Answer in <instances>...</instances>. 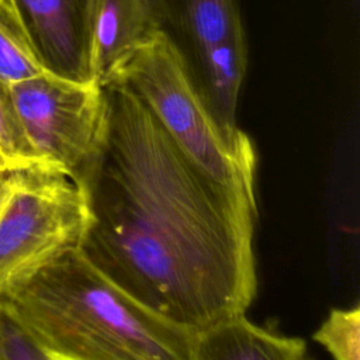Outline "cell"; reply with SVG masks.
Masks as SVG:
<instances>
[{
	"instance_id": "cell-1",
	"label": "cell",
	"mask_w": 360,
	"mask_h": 360,
	"mask_svg": "<svg viewBox=\"0 0 360 360\" xmlns=\"http://www.w3.org/2000/svg\"><path fill=\"white\" fill-rule=\"evenodd\" d=\"M104 135L73 179L80 252L127 292L198 332L245 315L257 288V211L201 173L121 83L103 87Z\"/></svg>"
},
{
	"instance_id": "cell-2",
	"label": "cell",
	"mask_w": 360,
	"mask_h": 360,
	"mask_svg": "<svg viewBox=\"0 0 360 360\" xmlns=\"http://www.w3.org/2000/svg\"><path fill=\"white\" fill-rule=\"evenodd\" d=\"M51 360H195L200 332L156 312L79 248L0 297Z\"/></svg>"
},
{
	"instance_id": "cell-3",
	"label": "cell",
	"mask_w": 360,
	"mask_h": 360,
	"mask_svg": "<svg viewBox=\"0 0 360 360\" xmlns=\"http://www.w3.org/2000/svg\"><path fill=\"white\" fill-rule=\"evenodd\" d=\"M111 83H121L132 91L201 173L257 211L252 142L238 145L224 135L160 32L132 56Z\"/></svg>"
},
{
	"instance_id": "cell-4",
	"label": "cell",
	"mask_w": 360,
	"mask_h": 360,
	"mask_svg": "<svg viewBox=\"0 0 360 360\" xmlns=\"http://www.w3.org/2000/svg\"><path fill=\"white\" fill-rule=\"evenodd\" d=\"M89 210L63 172L30 165L7 172L0 201V297L80 246Z\"/></svg>"
},
{
	"instance_id": "cell-5",
	"label": "cell",
	"mask_w": 360,
	"mask_h": 360,
	"mask_svg": "<svg viewBox=\"0 0 360 360\" xmlns=\"http://www.w3.org/2000/svg\"><path fill=\"white\" fill-rule=\"evenodd\" d=\"M159 31L212 118L233 143L252 142L236 124L248 49L236 0H158Z\"/></svg>"
},
{
	"instance_id": "cell-6",
	"label": "cell",
	"mask_w": 360,
	"mask_h": 360,
	"mask_svg": "<svg viewBox=\"0 0 360 360\" xmlns=\"http://www.w3.org/2000/svg\"><path fill=\"white\" fill-rule=\"evenodd\" d=\"M8 89L18 124L37 162L75 179L96 156L103 141V87L42 72Z\"/></svg>"
},
{
	"instance_id": "cell-7",
	"label": "cell",
	"mask_w": 360,
	"mask_h": 360,
	"mask_svg": "<svg viewBox=\"0 0 360 360\" xmlns=\"http://www.w3.org/2000/svg\"><path fill=\"white\" fill-rule=\"evenodd\" d=\"M4 1L44 72L75 83H93L97 0Z\"/></svg>"
},
{
	"instance_id": "cell-8",
	"label": "cell",
	"mask_w": 360,
	"mask_h": 360,
	"mask_svg": "<svg viewBox=\"0 0 360 360\" xmlns=\"http://www.w3.org/2000/svg\"><path fill=\"white\" fill-rule=\"evenodd\" d=\"M158 0H97L91 44L93 83L104 87L159 34Z\"/></svg>"
},
{
	"instance_id": "cell-9",
	"label": "cell",
	"mask_w": 360,
	"mask_h": 360,
	"mask_svg": "<svg viewBox=\"0 0 360 360\" xmlns=\"http://www.w3.org/2000/svg\"><path fill=\"white\" fill-rule=\"evenodd\" d=\"M195 360L311 359L302 339L271 332L239 315L200 332Z\"/></svg>"
},
{
	"instance_id": "cell-10",
	"label": "cell",
	"mask_w": 360,
	"mask_h": 360,
	"mask_svg": "<svg viewBox=\"0 0 360 360\" xmlns=\"http://www.w3.org/2000/svg\"><path fill=\"white\" fill-rule=\"evenodd\" d=\"M11 10L0 4V82L6 86L42 73Z\"/></svg>"
},
{
	"instance_id": "cell-11",
	"label": "cell",
	"mask_w": 360,
	"mask_h": 360,
	"mask_svg": "<svg viewBox=\"0 0 360 360\" xmlns=\"http://www.w3.org/2000/svg\"><path fill=\"white\" fill-rule=\"evenodd\" d=\"M312 338L328 350L333 360H360L359 305L332 309Z\"/></svg>"
},
{
	"instance_id": "cell-12",
	"label": "cell",
	"mask_w": 360,
	"mask_h": 360,
	"mask_svg": "<svg viewBox=\"0 0 360 360\" xmlns=\"http://www.w3.org/2000/svg\"><path fill=\"white\" fill-rule=\"evenodd\" d=\"M0 163L4 167H21L39 165L30 148L15 110L13 107L8 86L0 82Z\"/></svg>"
},
{
	"instance_id": "cell-13",
	"label": "cell",
	"mask_w": 360,
	"mask_h": 360,
	"mask_svg": "<svg viewBox=\"0 0 360 360\" xmlns=\"http://www.w3.org/2000/svg\"><path fill=\"white\" fill-rule=\"evenodd\" d=\"M0 360H51L0 307Z\"/></svg>"
},
{
	"instance_id": "cell-14",
	"label": "cell",
	"mask_w": 360,
	"mask_h": 360,
	"mask_svg": "<svg viewBox=\"0 0 360 360\" xmlns=\"http://www.w3.org/2000/svg\"><path fill=\"white\" fill-rule=\"evenodd\" d=\"M7 172H8V167H0V201H1V197H3V193L6 188Z\"/></svg>"
},
{
	"instance_id": "cell-15",
	"label": "cell",
	"mask_w": 360,
	"mask_h": 360,
	"mask_svg": "<svg viewBox=\"0 0 360 360\" xmlns=\"http://www.w3.org/2000/svg\"><path fill=\"white\" fill-rule=\"evenodd\" d=\"M3 1H4V0H0V4H1V3H3Z\"/></svg>"
},
{
	"instance_id": "cell-16",
	"label": "cell",
	"mask_w": 360,
	"mask_h": 360,
	"mask_svg": "<svg viewBox=\"0 0 360 360\" xmlns=\"http://www.w3.org/2000/svg\"><path fill=\"white\" fill-rule=\"evenodd\" d=\"M0 167H4V166H3V165H1V163H0Z\"/></svg>"
}]
</instances>
